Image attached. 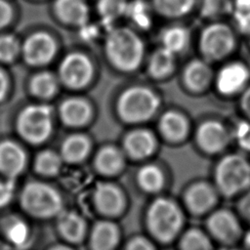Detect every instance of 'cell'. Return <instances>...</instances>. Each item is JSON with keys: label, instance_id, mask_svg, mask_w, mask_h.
I'll return each instance as SVG.
<instances>
[{"label": "cell", "instance_id": "1", "mask_svg": "<svg viewBox=\"0 0 250 250\" xmlns=\"http://www.w3.org/2000/svg\"><path fill=\"white\" fill-rule=\"evenodd\" d=\"M188 218L179 198L169 193L151 197L142 211L143 231L160 247L173 246L188 227Z\"/></svg>", "mask_w": 250, "mask_h": 250}, {"label": "cell", "instance_id": "2", "mask_svg": "<svg viewBox=\"0 0 250 250\" xmlns=\"http://www.w3.org/2000/svg\"><path fill=\"white\" fill-rule=\"evenodd\" d=\"M210 180L223 200L234 201L250 189V156L241 151H227L215 158Z\"/></svg>", "mask_w": 250, "mask_h": 250}, {"label": "cell", "instance_id": "3", "mask_svg": "<svg viewBox=\"0 0 250 250\" xmlns=\"http://www.w3.org/2000/svg\"><path fill=\"white\" fill-rule=\"evenodd\" d=\"M104 54L114 68L129 73L143 63L145 44L135 30L126 26L114 27L105 37Z\"/></svg>", "mask_w": 250, "mask_h": 250}, {"label": "cell", "instance_id": "4", "mask_svg": "<svg viewBox=\"0 0 250 250\" xmlns=\"http://www.w3.org/2000/svg\"><path fill=\"white\" fill-rule=\"evenodd\" d=\"M19 201L27 216L41 221L55 220L66 208L62 191L45 181L26 183L20 192Z\"/></svg>", "mask_w": 250, "mask_h": 250}, {"label": "cell", "instance_id": "5", "mask_svg": "<svg viewBox=\"0 0 250 250\" xmlns=\"http://www.w3.org/2000/svg\"><path fill=\"white\" fill-rule=\"evenodd\" d=\"M160 107V98L146 86L134 85L125 89L116 102V111L126 124L141 125L150 120Z\"/></svg>", "mask_w": 250, "mask_h": 250}, {"label": "cell", "instance_id": "6", "mask_svg": "<svg viewBox=\"0 0 250 250\" xmlns=\"http://www.w3.org/2000/svg\"><path fill=\"white\" fill-rule=\"evenodd\" d=\"M202 222V227L216 245L224 249L240 246L247 232L233 207L220 205Z\"/></svg>", "mask_w": 250, "mask_h": 250}, {"label": "cell", "instance_id": "7", "mask_svg": "<svg viewBox=\"0 0 250 250\" xmlns=\"http://www.w3.org/2000/svg\"><path fill=\"white\" fill-rule=\"evenodd\" d=\"M131 199L117 180L99 179L91 192V205L97 218L119 221L129 211Z\"/></svg>", "mask_w": 250, "mask_h": 250}, {"label": "cell", "instance_id": "8", "mask_svg": "<svg viewBox=\"0 0 250 250\" xmlns=\"http://www.w3.org/2000/svg\"><path fill=\"white\" fill-rule=\"evenodd\" d=\"M178 198L188 217L199 220L205 219L223 200L210 178L190 180L183 187Z\"/></svg>", "mask_w": 250, "mask_h": 250}, {"label": "cell", "instance_id": "9", "mask_svg": "<svg viewBox=\"0 0 250 250\" xmlns=\"http://www.w3.org/2000/svg\"><path fill=\"white\" fill-rule=\"evenodd\" d=\"M236 47L233 30L226 23L214 21L200 32L198 49L206 62H216L227 59Z\"/></svg>", "mask_w": 250, "mask_h": 250}, {"label": "cell", "instance_id": "10", "mask_svg": "<svg viewBox=\"0 0 250 250\" xmlns=\"http://www.w3.org/2000/svg\"><path fill=\"white\" fill-rule=\"evenodd\" d=\"M133 183L136 189L148 198L165 194L172 185L171 170L154 158L137 165Z\"/></svg>", "mask_w": 250, "mask_h": 250}, {"label": "cell", "instance_id": "11", "mask_svg": "<svg viewBox=\"0 0 250 250\" xmlns=\"http://www.w3.org/2000/svg\"><path fill=\"white\" fill-rule=\"evenodd\" d=\"M192 138L200 154L217 158L228 151L232 143V131L218 120H205L195 128Z\"/></svg>", "mask_w": 250, "mask_h": 250}, {"label": "cell", "instance_id": "12", "mask_svg": "<svg viewBox=\"0 0 250 250\" xmlns=\"http://www.w3.org/2000/svg\"><path fill=\"white\" fill-rule=\"evenodd\" d=\"M52 129V111L47 105H29L19 116L18 131L21 138L31 145L45 143Z\"/></svg>", "mask_w": 250, "mask_h": 250}, {"label": "cell", "instance_id": "13", "mask_svg": "<svg viewBox=\"0 0 250 250\" xmlns=\"http://www.w3.org/2000/svg\"><path fill=\"white\" fill-rule=\"evenodd\" d=\"M159 137L145 127H135L124 134L119 146L130 163L141 164L154 159L159 149Z\"/></svg>", "mask_w": 250, "mask_h": 250}, {"label": "cell", "instance_id": "14", "mask_svg": "<svg viewBox=\"0 0 250 250\" xmlns=\"http://www.w3.org/2000/svg\"><path fill=\"white\" fill-rule=\"evenodd\" d=\"M89 162L96 176L104 180H118L124 175L130 163L121 146L115 144L98 146Z\"/></svg>", "mask_w": 250, "mask_h": 250}, {"label": "cell", "instance_id": "15", "mask_svg": "<svg viewBox=\"0 0 250 250\" xmlns=\"http://www.w3.org/2000/svg\"><path fill=\"white\" fill-rule=\"evenodd\" d=\"M91 59L82 52L67 54L60 63L59 78L69 89L81 90L87 87L94 76Z\"/></svg>", "mask_w": 250, "mask_h": 250}, {"label": "cell", "instance_id": "16", "mask_svg": "<svg viewBox=\"0 0 250 250\" xmlns=\"http://www.w3.org/2000/svg\"><path fill=\"white\" fill-rule=\"evenodd\" d=\"M119 221L97 218L91 223L85 246L87 250H120L124 241Z\"/></svg>", "mask_w": 250, "mask_h": 250}, {"label": "cell", "instance_id": "17", "mask_svg": "<svg viewBox=\"0 0 250 250\" xmlns=\"http://www.w3.org/2000/svg\"><path fill=\"white\" fill-rule=\"evenodd\" d=\"M54 221L61 241L76 247L85 244L91 223L81 212L65 208Z\"/></svg>", "mask_w": 250, "mask_h": 250}, {"label": "cell", "instance_id": "18", "mask_svg": "<svg viewBox=\"0 0 250 250\" xmlns=\"http://www.w3.org/2000/svg\"><path fill=\"white\" fill-rule=\"evenodd\" d=\"M250 72L246 64L233 61L224 64L214 75L215 87L217 91L225 96L230 97L242 93L249 81Z\"/></svg>", "mask_w": 250, "mask_h": 250}, {"label": "cell", "instance_id": "19", "mask_svg": "<svg viewBox=\"0 0 250 250\" xmlns=\"http://www.w3.org/2000/svg\"><path fill=\"white\" fill-rule=\"evenodd\" d=\"M190 134L189 121L183 113L168 110L159 117L157 135L164 143L170 146H180L188 140Z\"/></svg>", "mask_w": 250, "mask_h": 250}, {"label": "cell", "instance_id": "20", "mask_svg": "<svg viewBox=\"0 0 250 250\" xmlns=\"http://www.w3.org/2000/svg\"><path fill=\"white\" fill-rule=\"evenodd\" d=\"M94 150L92 139L85 133L75 132L64 138L59 152L64 164L77 166L89 162Z\"/></svg>", "mask_w": 250, "mask_h": 250}, {"label": "cell", "instance_id": "21", "mask_svg": "<svg viewBox=\"0 0 250 250\" xmlns=\"http://www.w3.org/2000/svg\"><path fill=\"white\" fill-rule=\"evenodd\" d=\"M57 52V44L52 36L44 32L31 35L23 46L26 62L32 65H43L50 62Z\"/></svg>", "mask_w": 250, "mask_h": 250}, {"label": "cell", "instance_id": "22", "mask_svg": "<svg viewBox=\"0 0 250 250\" xmlns=\"http://www.w3.org/2000/svg\"><path fill=\"white\" fill-rule=\"evenodd\" d=\"M3 239L15 250H26L33 241V232L24 219L9 215L3 219L1 224Z\"/></svg>", "mask_w": 250, "mask_h": 250}, {"label": "cell", "instance_id": "23", "mask_svg": "<svg viewBox=\"0 0 250 250\" xmlns=\"http://www.w3.org/2000/svg\"><path fill=\"white\" fill-rule=\"evenodd\" d=\"M92 116V105L81 97L68 98L60 106V117L62 123L73 129H81L88 125Z\"/></svg>", "mask_w": 250, "mask_h": 250}, {"label": "cell", "instance_id": "24", "mask_svg": "<svg viewBox=\"0 0 250 250\" xmlns=\"http://www.w3.org/2000/svg\"><path fill=\"white\" fill-rule=\"evenodd\" d=\"M184 86L192 93L204 92L214 81V73L208 62L203 59L189 61L182 74Z\"/></svg>", "mask_w": 250, "mask_h": 250}, {"label": "cell", "instance_id": "25", "mask_svg": "<svg viewBox=\"0 0 250 250\" xmlns=\"http://www.w3.org/2000/svg\"><path fill=\"white\" fill-rule=\"evenodd\" d=\"M26 155L17 144L4 141L0 143V173L4 178L16 180L25 169Z\"/></svg>", "mask_w": 250, "mask_h": 250}, {"label": "cell", "instance_id": "26", "mask_svg": "<svg viewBox=\"0 0 250 250\" xmlns=\"http://www.w3.org/2000/svg\"><path fill=\"white\" fill-rule=\"evenodd\" d=\"M55 11L61 21L74 26H84L90 16L87 3L84 0H57Z\"/></svg>", "mask_w": 250, "mask_h": 250}, {"label": "cell", "instance_id": "27", "mask_svg": "<svg viewBox=\"0 0 250 250\" xmlns=\"http://www.w3.org/2000/svg\"><path fill=\"white\" fill-rule=\"evenodd\" d=\"M174 246L178 250H217L218 248L202 226H188Z\"/></svg>", "mask_w": 250, "mask_h": 250}, {"label": "cell", "instance_id": "28", "mask_svg": "<svg viewBox=\"0 0 250 250\" xmlns=\"http://www.w3.org/2000/svg\"><path fill=\"white\" fill-rule=\"evenodd\" d=\"M175 65L176 55L160 46L149 57L146 69L151 78L161 80L173 73Z\"/></svg>", "mask_w": 250, "mask_h": 250}, {"label": "cell", "instance_id": "29", "mask_svg": "<svg viewBox=\"0 0 250 250\" xmlns=\"http://www.w3.org/2000/svg\"><path fill=\"white\" fill-rule=\"evenodd\" d=\"M64 162L59 151L45 149L40 151L34 160V170L42 178L58 177L62 171Z\"/></svg>", "mask_w": 250, "mask_h": 250}, {"label": "cell", "instance_id": "30", "mask_svg": "<svg viewBox=\"0 0 250 250\" xmlns=\"http://www.w3.org/2000/svg\"><path fill=\"white\" fill-rule=\"evenodd\" d=\"M153 10L168 19H179L188 15L194 8L196 0H151Z\"/></svg>", "mask_w": 250, "mask_h": 250}, {"label": "cell", "instance_id": "31", "mask_svg": "<svg viewBox=\"0 0 250 250\" xmlns=\"http://www.w3.org/2000/svg\"><path fill=\"white\" fill-rule=\"evenodd\" d=\"M189 34L186 27L173 25L165 28L160 34L161 47L169 50L175 55L182 53L188 47Z\"/></svg>", "mask_w": 250, "mask_h": 250}, {"label": "cell", "instance_id": "32", "mask_svg": "<svg viewBox=\"0 0 250 250\" xmlns=\"http://www.w3.org/2000/svg\"><path fill=\"white\" fill-rule=\"evenodd\" d=\"M199 13L209 21H219L232 13V0H200Z\"/></svg>", "mask_w": 250, "mask_h": 250}, {"label": "cell", "instance_id": "33", "mask_svg": "<svg viewBox=\"0 0 250 250\" xmlns=\"http://www.w3.org/2000/svg\"><path fill=\"white\" fill-rule=\"evenodd\" d=\"M128 0H98L97 11L103 21L112 22L126 15Z\"/></svg>", "mask_w": 250, "mask_h": 250}, {"label": "cell", "instance_id": "34", "mask_svg": "<svg viewBox=\"0 0 250 250\" xmlns=\"http://www.w3.org/2000/svg\"><path fill=\"white\" fill-rule=\"evenodd\" d=\"M58 88L56 76L50 72H41L37 74L31 82V90L37 97L47 99L55 95Z\"/></svg>", "mask_w": 250, "mask_h": 250}, {"label": "cell", "instance_id": "35", "mask_svg": "<svg viewBox=\"0 0 250 250\" xmlns=\"http://www.w3.org/2000/svg\"><path fill=\"white\" fill-rule=\"evenodd\" d=\"M231 14L237 28L250 36V0H232Z\"/></svg>", "mask_w": 250, "mask_h": 250}, {"label": "cell", "instance_id": "36", "mask_svg": "<svg viewBox=\"0 0 250 250\" xmlns=\"http://www.w3.org/2000/svg\"><path fill=\"white\" fill-rule=\"evenodd\" d=\"M160 246L144 231L124 238L120 250H160Z\"/></svg>", "mask_w": 250, "mask_h": 250}, {"label": "cell", "instance_id": "37", "mask_svg": "<svg viewBox=\"0 0 250 250\" xmlns=\"http://www.w3.org/2000/svg\"><path fill=\"white\" fill-rule=\"evenodd\" d=\"M232 142L239 148V151L250 155V120L239 122L232 130Z\"/></svg>", "mask_w": 250, "mask_h": 250}, {"label": "cell", "instance_id": "38", "mask_svg": "<svg viewBox=\"0 0 250 250\" xmlns=\"http://www.w3.org/2000/svg\"><path fill=\"white\" fill-rule=\"evenodd\" d=\"M233 209L247 229H250V189L234 200Z\"/></svg>", "mask_w": 250, "mask_h": 250}, {"label": "cell", "instance_id": "39", "mask_svg": "<svg viewBox=\"0 0 250 250\" xmlns=\"http://www.w3.org/2000/svg\"><path fill=\"white\" fill-rule=\"evenodd\" d=\"M19 51V43L15 37L5 35L0 37V61H12Z\"/></svg>", "mask_w": 250, "mask_h": 250}, {"label": "cell", "instance_id": "40", "mask_svg": "<svg viewBox=\"0 0 250 250\" xmlns=\"http://www.w3.org/2000/svg\"><path fill=\"white\" fill-rule=\"evenodd\" d=\"M126 15L130 16L132 20L141 26H146L149 22L148 12L146 5L141 2L137 1L134 3H129Z\"/></svg>", "mask_w": 250, "mask_h": 250}, {"label": "cell", "instance_id": "41", "mask_svg": "<svg viewBox=\"0 0 250 250\" xmlns=\"http://www.w3.org/2000/svg\"><path fill=\"white\" fill-rule=\"evenodd\" d=\"M16 194V182L12 179L4 178L0 181V209L8 206Z\"/></svg>", "mask_w": 250, "mask_h": 250}, {"label": "cell", "instance_id": "42", "mask_svg": "<svg viewBox=\"0 0 250 250\" xmlns=\"http://www.w3.org/2000/svg\"><path fill=\"white\" fill-rule=\"evenodd\" d=\"M240 108L247 117L248 120H250V86L246 87V89L241 93L240 97Z\"/></svg>", "mask_w": 250, "mask_h": 250}, {"label": "cell", "instance_id": "43", "mask_svg": "<svg viewBox=\"0 0 250 250\" xmlns=\"http://www.w3.org/2000/svg\"><path fill=\"white\" fill-rule=\"evenodd\" d=\"M11 19V8L4 0H0V27L6 25Z\"/></svg>", "mask_w": 250, "mask_h": 250}, {"label": "cell", "instance_id": "44", "mask_svg": "<svg viewBox=\"0 0 250 250\" xmlns=\"http://www.w3.org/2000/svg\"><path fill=\"white\" fill-rule=\"evenodd\" d=\"M47 250H77L76 246H73L71 244L65 243L63 241H59L57 243H54L50 245Z\"/></svg>", "mask_w": 250, "mask_h": 250}, {"label": "cell", "instance_id": "45", "mask_svg": "<svg viewBox=\"0 0 250 250\" xmlns=\"http://www.w3.org/2000/svg\"><path fill=\"white\" fill-rule=\"evenodd\" d=\"M7 89V80L4 73L0 70V101L3 99Z\"/></svg>", "mask_w": 250, "mask_h": 250}, {"label": "cell", "instance_id": "46", "mask_svg": "<svg viewBox=\"0 0 250 250\" xmlns=\"http://www.w3.org/2000/svg\"><path fill=\"white\" fill-rule=\"evenodd\" d=\"M0 250H15L6 240L0 239Z\"/></svg>", "mask_w": 250, "mask_h": 250}, {"label": "cell", "instance_id": "47", "mask_svg": "<svg viewBox=\"0 0 250 250\" xmlns=\"http://www.w3.org/2000/svg\"><path fill=\"white\" fill-rule=\"evenodd\" d=\"M160 250H178L174 245L173 246H167V247H161Z\"/></svg>", "mask_w": 250, "mask_h": 250}, {"label": "cell", "instance_id": "48", "mask_svg": "<svg viewBox=\"0 0 250 250\" xmlns=\"http://www.w3.org/2000/svg\"><path fill=\"white\" fill-rule=\"evenodd\" d=\"M225 250H248L246 248H242L240 246H236V247H232V248H228V249H225Z\"/></svg>", "mask_w": 250, "mask_h": 250}]
</instances>
